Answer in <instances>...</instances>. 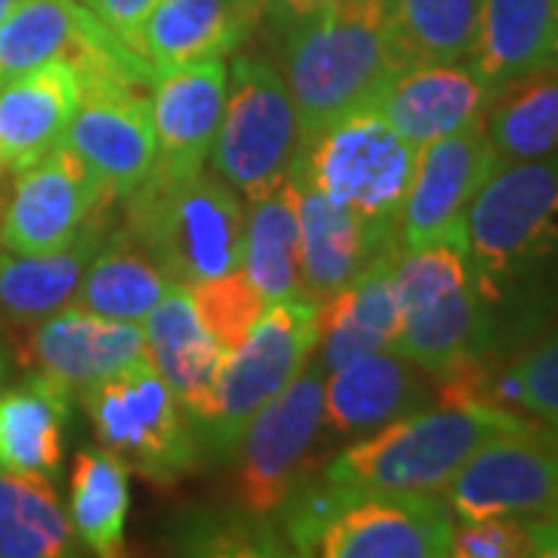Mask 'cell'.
Returning <instances> with one entry per match:
<instances>
[{"mask_svg": "<svg viewBox=\"0 0 558 558\" xmlns=\"http://www.w3.org/2000/svg\"><path fill=\"white\" fill-rule=\"evenodd\" d=\"M398 248L381 252L357 277L326 301H319V339L314 360L323 373H336L351 360L391 348L400 329V307L395 295Z\"/></svg>", "mask_w": 558, "mask_h": 558, "instance_id": "obj_22", "label": "cell"}, {"mask_svg": "<svg viewBox=\"0 0 558 558\" xmlns=\"http://www.w3.org/2000/svg\"><path fill=\"white\" fill-rule=\"evenodd\" d=\"M524 531L531 539V556L558 558V509L524 519Z\"/></svg>", "mask_w": 558, "mask_h": 558, "instance_id": "obj_39", "label": "cell"}, {"mask_svg": "<svg viewBox=\"0 0 558 558\" xmlns=\"http://www.w3.org/2000/svg\"><path fill=\"white\" fill-rule=\"evenodd\" d=\"M299 215V279L301 299L326 301L357 277L381 252L398 248L339 202L326 199L301 174H289Z\"/></svg>", "mask_w": 558, "mask_h": 558, "instance_id": "obj_19", "label": "cell"}, {"mask_svg": "<svg viewBox=\"0 0 558 558\" xmlns=\"http://www.w3.org/2000/svg\"><path fill=\"white\" fill-rule=\"evenodd\" d=\"M299 153V116L282 72L252 57L233 60L211 171L245 202H258L289 180Z\"/></svg>", "mask_w": 558, "mask_h": 558, "instance_id": "obj_9", "label": "cell"}, {"mask_svg": "<svg viewBox=\"0 0 558 558\" xmlns=\"http://www.w3.org/2000/svg\"><path fill=\"white\" fill-rule=\"evenodd\" d=\"M317 339V301H270L248 339L233 351H223L215 391L193 416L202 453L218 462L236 457L252 418L304 369L314 357Z\"/></svg>", "mask_w": 558, "mask_h": 558, "instance_id": "obj_6", "label": "cell"}, {"mask_svg": "<svg viewBox=\"0 0 558 558\" xmlns=\"http://www.w3.org/2000/svg\"><path fill=\"white\" fill-rule=\"evenodd\" d=\"M339 3H344V0H270L267 13H270V20L277 22V28H289V25L307 20L319 10L339 7Z\"/></svg>", "mask_w": 558, "mask_h": 558, "instance_id": "obj_40", "label": "cell"}, {"mask_svg": "<svg viewBox=\"0 0 558 558\" xmlns=\"http://www.w3.org/2000/svg\"><path fill=\"white\" fill-rule=\"evenodd\" d=\"M7 376V354H3V344H0V381Z\"/></svg>", "mask_w": 558, "mask_h": 558, "instance_id": "obj_42", "label": "cell"}, {"mask_svg": "<svg viewBox=\"0 0 558 558\" xmlns=\"http://www.w3.org/2000/svg\"><path fill=\"white\" fill-rule=\"evenodd\" d=\"M124 230L174 282L193 286L242 267V196L208 168L180 178L149 174L124 196Z\"/></svg>", "mask_w": 558, "mask_h": 558, "instance_id": "obj_5", "label": "cell"}, {"mask_svg": "<svg viewBox=\"0 0 558 558\" xmlns=\"http://www.w3.org/2000/svg\"><path fill=\"white\" fill-rule=\"evenodd\" d=\"M499 168L484 119L418 149L416 171L400 208V248L457 242L465 248V215L487 178Z\"/></svg>", "mask_w": 558, "mask_h": 558, "instance_id": "obj_14", "label": "cell"}, {"mask_svg": "<svg viewBox=\"0 0 558 558\" xmlns=\"http://www.w3.org/2000/svg\"><path fill=\"white\" fill-rule=\"evenodd\" d=\"M558 57V0H481L472 69L494 90Z\"/></svg>", "mask_w": 558, "mask_h": 558, "instance_id": "obj_27", "label": "cell"}, {"mask_svg": "<svg viewBox=\"0 0 558 558\" xmlns=\"http://www.w3.org/2000/svg\"><path fill=\"white\" fill-rule=\"evenodd\" d=\"M143 332L153 366L183 400L190 416H196L215 391L223 351L202 326L190 299V286L171 279L159 304L143 319Z\"/></svg>", "mask_w": 558, "mask_h": 558, "instance_id": "obj_26", "label": "cell"}, {"mask_svg": "<svg viewBox=\"0 0 558 558\" xmlns=\"http://www.w3.org/2000/svg\"><path fill=\"white\" fill-rule=\"evenodd\" d=\"M190 299H193L202 326L211 332V339L218 341L220 351L240 348L270 304L242 267L220 274V277L193 282Z\"/></svg>", "mask_w": 558, "mask_h": 558, "instance_id": "obj_36", "label": "cell"}, {"mask_svg": "<svg viewBox=\"0 0 558 558\" xmlns=\"http://www.w3.org/2000/svg\"><path fill=\"white\" fill-rule=\"evenodd\" d=\"M81 94L84 78L65 60L0 81V174H16L57 149Z\"/></svg>", "mask_w": 558, "mask_h": 558, "instance_id": "obj_20", "label": "cell"}, {"mask_svg": "<svg viewBox=\"0 0 558 558\" xmlns=\"http://www.w3.org/2000/svg\"><path fill=\"white\" fill-rule=\"evenodd\" d=\"M494 87L472 62H418L407 65L381 90L373 109L416 149L484 119Z\"/></svg>", "mask_w": 558, "mask_h": 558, "instance_id": "obj_18", "label": "cell"}, {"mask_svg": "<svg viewBox=\"0 0 558 558\" xmlns=\"http://www.w3.org/2000/svg\"><path fill=\"white\" fill-rule=\"evenodd\" d=\"M78 553L81 543L53 481L0 469V558H65Z\"/></svg>", "mask_w": 558, "mask_h": 558, "instance_id": "obj_31", "label": "cell"}, {"mask_svg": "<svg viewBox=\"0 0 558 558\" xmlns=\"http://www.w3.org/2000/svg\"><path fill=\"white\" fill-rule=\"evenodd\" d=\"M270 0H161L143 25L140 53L156 69L223 60L252 35Z\"/></svg>", "mask_w": 558, "mask_h": 558, "instance_id": "obj_23", "label": "cell"}, {"mask_svg": "<svg viewBox=\"0 0 558 558\" xmlns=\"http://www.w3.org/2000/svg\"><path fill=\"white\" fill-rule=\"evenodd\" d=\"M450 556L457 558H521L531 556V539L521 519L487 515L453 524Z\"/></svg>", "mask_w": 558, "mask_h": 558, "instance_id": "obj_37", "label": "cell"}, {"mask_svg": "<svg viewBox=\"0 0 558 558\" xmlns=\"http://www.w3.org/2000/svg\"><path fill=\"white\" fill-rule=\"evenodd\" d=\"M131 509L128 465L106 447L81 450L72 465L69 524L78 543L100 558L124 556V521Z\"/></svg>", "mask_w": 558, "mask_h": 558, "instance_id": "obj_30", "label": "cell"}, {"mask_svg": "<svg viewBox=\"0 0 558 558\" xmlns=\"http://www.w3.org/2000/svg\"><path fill=\"white\" fill-rule=\"evenodd\" d=\"M146 354L143 323L100 317L78 304L32 323L22 341L25 366L69 385L75 395Z\"/></svg>", "mask_w": 558, "mask_h": 558, "instance_id": "obj_16", "label": "cell"}, {"mask_svg": "<svg viewBox=\"0 0 558 558\" xmlns=\"http://www.w3.org/2000/svg\"><path fill=\"white\" fill-rule=\"evenodd\" d=\"M465 258L490 307L558 277V153L487 178L465 215Z\"/></svg>", "mask_w": 558, "mask_h": 558, "instance_id": "obj_3", "label": "cell"}, {"mask_svg": "<svg viewBox=\"0 0 558 558\" xmlns=\"http://www.w3.org/2000/svg\"><path fill=\"white\" fill-rule=\"evenodd\" d=\"M416 159V146L400 137L373 106H366L307 140L292 171L326 199L354 211L379 236L398 240L400 208Z\"/></svg>", "mask_w": 558, "mask_h": 558, "instance_id": "obj_8", "label": "cell"}, {"mask_svg": "<svg viewBox=\"0 0 558 558\" xmlns=\"http://www.w3.org/2000/svg\"><path fill=\"white\" fill-rule=\"evenodd\" d=\"M391 274L400 307L391 351L413 360L428 379H447L462 366L487 360L497 341V319L481 299L462 245L428 242L400 248Z\"/></svg>", "mask_w": 558, "mask_h": 558, "instance_id": "obj_4", "label": "cell"}, {"mask_svg": "<svg viewBox=\"0 0 558 558\" xmlns=\"http://www.w3.org/2000/svg\"><path fill=\"white\" fill-rule=\"evenodd\" d=\"M484 131L499 165L558 153V57L499 84L484 112Z\"/></svg>", "mask_w": 558, "mask_h": 558, "instance_id": "obj_28", "label": "cell"}, {"mask_svg": "<svg viewBox=\"0 0 558 558\" xmlns=\"http://www.w3.org/2000/svg\"><path fill=\"white\" fill-rule=\"evenodd\" d=\"M323 366L311 357L277 398L260 407L236 450V499L258 515H277L307 478L311 453L326 425Z\"/></svg>", "mask_w": 558, "mask_h": 558, "instance_id": "obj_10", "label": "cell"}, {"mask_svg": "<svg viewBox=\"0 0 558 558\" xmlns=\"http://www.w3.org/2000/svg\"><path fill=\"white\" fill-rule=\"evenodd\" d=\"M475 400L502 407L558 432V329L499 373L481 363Z\"/></svg>", "mask_w": 558, "mask_h": 558, "instance_id": "obj_34", "label": "cell"}, {"mask_svg": "<svg viewBox=\"0 0 558 558\" xmlns=\"http://www.w3.org/2000/svg\"><path fill=\"white\" fill-rule=\"evenodd\" d=\"M16 0H0V22H3V16L10 13V7H13Z\"/></svg>", "mask_w": 558, "mask_h": 558, "instance_id": "obj_41", "label": "cell"}, {"mask_svg": "<svg viewBox=\"0 0 558 558\" xmlns=\"http://www.w3.org/2000/svg\"><path fill=\"white\" fill-rule=\"evenodd\" d=\"M116 196L84 161L60 143L44 159L13 174L0 211V248L13 255H47L75 240L90 215Z\"/></svg>", "mask_w": 558, "mask_h": 558, "instance_id": "obj_13", "label": "cell"}, {"mask_svg": "<svg viewBox=\"0 0 558 558\" xmlns=\"http://www.w3.org/2000/svg\"><path fill=\"white\" fill-rule=\"evenodd\" d=\"M102 25L116 35V38L131 47L134 53H140V38H143V25L153 16V10L159 7L161 0H84ZM143 57V53H140Z\"/></svg>", "mask_w": 558, "mask_h": 558, "instance_id": "obj_38", "label": "cell"}, {"mask_svg": "<svg viewBox=\"0 0 558 558\" xmlns=\"http://www.w3.org/2000/svg\"><path fill=\"white\" fill-rule=\"evenodd\" d=\"M444 502L459 521L506 515L534 519L558 509V432H509L497 435L462 462Z\"/></svg>", "mask_w": 558, "mask_h": 558, "instance_id": "obj_12", "label": "cell"}, {"mask_svg": "<svg viewBox=\"0 0 558 558\" xmlns=\"http://www.w3.org/2000/svg\"><path fill=\"white\" fill-rule=\"evenodd\" d=\"M168 286L171 277L121 227L109 233V240L94 255L72 304L100 317L143 323Z\"/></svg>", "mask_w": 558, "mask_h": 558, "instance_id": "obj_29", "label": "cell"}, {"mask_svg": "<svg viewBox=\"0 0 558 558\" xmlns=\"http://www.w3.org/2000/svg\"><path fill=\"white\" fill-rule=\"evenodd\" d=\"M230 69L223 60L183 62L161 69L153 90V131H156V168L159 178L193 174L208 165L218 137Z\"/></svg>", "mask_w": 558, "mask_h": 558, "instance_id": "obj_17", "label": "cell"}, {"mask_svg": "<svg viewBox=\"0 0 558 558\" xmlns=\"http://www.w3.org/2000/svg\"><path fill=\"white\" fill-rule=\"evenodd\" d=\"M0 211H3V199H0Z\"/></svg>", "mask_w": 558, "mask_h": 558, "instance_id": "obj_43", "label": "cell"}, {"mask_svg": "<svg viewBox=\"0 0 558 558\" xmlns=\"http://www.w3.org/2000/svg\"><path fill=\"white\" fill-rule=\"evenodd\" d=\"M425 369L391 348L351 360L323 381L326 422L339 435H369L400 416L428 407Z\"/></svg>", "mask_w": 558, "mask_h": 558, "instance_id": "obj_21", "label": "cell"}, {"mask_svg": "<svg viewBox=\"0 0 558 558\" xmlns=\"http://www.w3.org/2000/svg\"><path fill=\"white\" fill-rule=\"evenodd\" d=\"M478 20L481 0H388V28L403 65L465 62Z\"/></svg>", "mask_w": 558, "mask_h": 558, "instance_id": "obj_33", "label": "cell"}, {"mask_svg": "<svg viewBox=\"0 0 558 558\" xmlns=\"http://www.w3.org/2000/svg\"><path fill=\"white\" fill-rule=\"evenodd\" d=\"M109 205L97 208L69 245L47 255H13L0 248V311L16 326H32L72 304L94 255L112 233Z\"/></svg>", "mask_w": 558, "mask_h": 558, "instance_id": "obj_24", "label": "cell"}, {"mask_svg": "<svg viewBox=\"0 0 558 558\" xmlns=\"http://www.w3.org/2000/svg\"><path fill=\"white\" fill-rule=\"evenodd\" d=\"M453 512L438 494H357L339 502L317 527L304 556L444 558L450 556Z\"/></svg>", "mask_w": 558, "mask_h": 558, "instance_id": "obj_11", "label": "cell"}, {"mask_svg": "<svg viewBox=\"0 0 558 558\" xmlns=\"http://www.w3.org/2000/svg\"><path fill=\"white\" fill-rule=\"evenodd\" d=\"M75 391L44 373H28L0 388V469L53 481L62 465V440L72 422Z\"/></svg>", "mask_w": 558, "mask_h": 558, "instance_id": "obj_25", "label": "cell"}, {"mask_svg": "<svg viewBox=\"0 0 558 558\" xmlns=\"http://www.w3.org/2000/svg\"><path fill=\"white\" fill-rule=\"evenodd\" d=\"M242 270L267 301L301 299L299 215L289 180L264 199L248 202Z\"/></svg>", "mask_w": 558, "mask_h": 558, "instance_id": "obj_32", "label": "cell"}, {"mask_svg": "<svg viewBox=\"0 0 558 558\" xmlns=\"http://www.w3.org/2000/svg\"><path fill=\"white\" fill-rule=\"evenodd\" d=\"M180 556H292L289 539L274 524V515H258L242 506V512L202 509L174 521L171 539Z\"/></svg>", "mask_w": 558, "mask_h": 558, "instance_id": "obj_35", "label": "cell"}, {"mask_svg": "<svg viewBox=\"0 0 558 558\" xmlns=\"http://www.w3.org/2000/svg\"><path fill=\"white\" fill-rule=\"evenodd\" d=\"M100 183L124 199L156 168L153 106L140 84L124 78H84L78 109L62 140Z\"/></svg>", "mask_w": 558, "mask_h": 558, "instance_id": "obj_15", "label": "cell"}, {"mask_svg": "<svg viewBox=\"0 0 558 558\" xmlns=\"http://www.w3.org/2000/svg\"><path fill=\"white\" fill-rule=\"evenodd\" d=\"M407 65L388 28V0H344L282 28V81L295 106L301 146L373 106Z\"/></svg>", "mask_w": 558, "mask_h": 558, "instance_id": "obj_1", "label": "cell"}, {"mask_svg": "<svg viewBox=\"0 0 558 558\" xmlns=\"http://www.w3.org/2000/svg\"><path fill=\"white\" fill-rule=\"evenodd\" d=\"M546 428L490 403H428L341 450L319 475L357 494H438L497 435Z\"/></svg>", "mask_w": 558, "mask_h": 558, "instance_id": "obj_2", "label": "cell"}, {"mask_svg": "<svg viewBox=\"0 0 558 558\" xmlns=\"http://www.w3.org/2000/svg\"><path fill=\"white\" fill-rule=\"evenodd\" d=\"M81 403L97 440L143 481L171 487L199 465L196 422L149 354L84 388Z\"/></svg>", "mask_w": 558, "mask_h": 558, "instance_id": "obj_7", "label": "cell"}]
</instances>
